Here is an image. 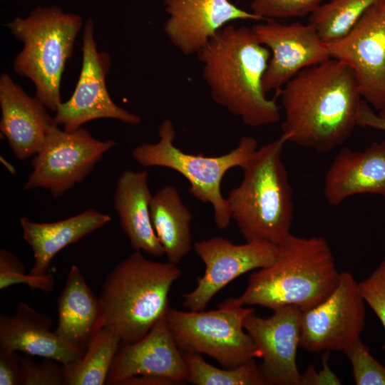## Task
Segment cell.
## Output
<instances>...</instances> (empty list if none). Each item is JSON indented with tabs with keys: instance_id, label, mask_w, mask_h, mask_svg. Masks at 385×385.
<instances>
[{
	"instance_id": "obj_19",
	"label": "cell",
	"mask_w": 385,
	"mask_h": 385,
	"mask_svg": "<svg viewBox=\"0 0 385 385\" xmlns=\"http://www.w3.org/2000/svg\"><path fill=\"white\" fill-rule=\"evenodd\" d=\"M323 194L334 206L359 194L385 198V140L374 142L362 151L342 149L326 173Z\"/></svg>"
},
{
	"instance_id": "obj_23",
	"label": "cell",
	"mask_w": 385,
	"mask_h": 385,
	"mask_svg": "<svg viewBox=\"0 0 385 385\" xmlns=\"http://www.w3.org/2000/svg\"><path fill=\"white\" fill-rule=\"evenodd\" d=\"M56 335L71 348L84 353L100 318L98 297L77 265H72L57 299Z\"/></svg>"
},
{
	"instance_id": "obj_10",
	"label": "cell",
	"mask_w": 385,
	"mask_h": 385,
	"mask_svg": "<svg viewBox=\"0 0 385 385\" xmlns=\"http://www.w3.org/2000/svg\"><path fill=\"white\" fill-rule=\"evenodd\" d=\"M364 303L352 274L340 272L337 287L327 297L301 310L299 346L312 353L344 352L364 329Z\"/></svg>"
},
{
	"instance_id": "obj_31",
	"label": "cell",
	"mask_w": 385,
	"mask_h": 385,
	"mask_svg": "<svg viewBox=\"0 0 385 385\" xmlns=\"http://www.w3.org/2000/svg\"><path fill=\"white\" fill-rule=\"evenodd\" d=\"M21 385H64L63 365L43 358L36 362L28 356L20 357Z\"/></svg>"
},
{
	"instance_id": "obj_2",
	"label": "cell",
	"mask_w": 385,
	"mask_h": 385,
	"mask_svg": "<svg viewBox=\"0 0 385 385\" xmlns=\"http://www.w3.org/2000/svg\"><path fill=\"white\" fill-rule=\"evenodd\" d=\"M197 55L216 103L251 127L279 120L275 98L268 99L263 89L271 52L259 42L252 28L225 26Z\"/></svg>"
},
{
	"instance_id": "obj_16",
	"label": "cell",
	"mask_w": 385,
	"mask_h": 385,
	"mask_svg": "<svg viewBox=\"0 0 385 385\" xmlns=\"http://www.w3.org/2000/svg\"><path fill=\"white\" fill-rule=\"evenodd\" d=\"M180 350L168 329L165 314L140 340L120 342L106 384L120 385L135 376H158L173 385L185 383L188 369Z\"/></svg>"
},
{
	"instance_id": "obj_21",
	"label": "cell",
	"mask_w": 385,
	"mask_h": 385,
	"mask_svg": "<svg viewBox=\"0 0 385 385\" xmlns=\"http://www.w3.org/2000/svg\"><path fill=\"white\" fill-rule=\"evenodd\" d=\"M152 196L148 172L125 170L117 180L113 203L120 227L133 250L160 257L165 252L151 222Z\"/></svg>"
},
{
	"instance_id": "obj_30",
	"label": "cell",
	"mask_w": 385,
	"mask_h": 385,
	"mask_svg": "<svg viewBox=\"0 0 385 385\" xmlns=\"http://www.w3.org/2000/svg\"><path fill=\"white\" fill-rule=\"evenodd\" d=\"M324 0H252L251 12L263 20L304 17L315 11Z\"/></svg>"
},
{
	"instance_id": "obj_14",
	"label": "cell",
	"mask_w": 385,
	"mask_h": 385,
	"mask_svg": "<svg viewBox=\"0 0 385 385\" xmlns=\"http://www.w3.org/2000/svg\"><path fill=\"white\" fill-rule=\"evenodd\" d=\"M252 29L259 42L271 52L263 77L266 93L278 92L302 69L331 58L325 43L309 23L284 24L267 19Z\"/></svg>"
},
{
	"instance_id": "obj_5",
	"label": "cell",
	"mask_w": 385,
	"mask_h": 385,
	"mask_svg": "<svg viewBox=\"0 0 385 385\" xmlns=\"http://www.w3.org/2000/svg\"><path fill=\"white\" fill-rule=\"evenodd\" d=\"M281 136L260 148L240 167L242 180L228 193L231 218L246 241L278 245L291 232L292 191L282 154Z\"/></svg>"
},
{
	"instance_id": "obj_17",
	"label": "cell",
	"mask_w": 385,
	"mask_h": 385,
	"mask_svg": "<svg viewBox=\"0 0 385 385\" xmlns=\"http://www.w3.org/2000/svg\"><path fill=\"white\" fill-rule=\"evenodd\" d=\"M164 6L168 15L164 33L185 56L197 54L231 21L263 20L230 0H164Z\"/></svg>"
},
{
	"instance_id": "obj_35",
	"label": "cell",
	"mask_w": 385,
	"mask_h": 385,
	"mask_svg": "<svg viewBox=\"0 0 385 385\" xmlns=\"http://www.w3.org/2000/svg\"><path fill=\"white\" fill-rule=\"evenodd\" d=\"M357 125L364 128H371L385 132V119L376 114L369 106L366 101H362L360 106Z\"/></svg>"
},
{
	"instance_id": "obj_36",
	"label": "cell",
	"mask_w": 385,
	"mask_h": 385,
	"mask_svg": "<svg viewBox=\"0 0 385 385\" xmlns=\"http://www.w3.org/2000/svg\"><path fill=\"white\" fill-rule=\"evenodd\" d=\"M120 385H173L168 380L154 376H135L123 381Z\"/></svg>"
},
{
	"instance_id": "obj_3",
	"label": "cell",
	"mask_w": 385,
	"mask_h": 385,
	"mask_svg": "<svg viewBox=\"0 0 385 385\" xmlns=\"http://www.w3.org/2000/svg\"><path fill=\"white\" fill-rule=\"evenodd\" d=\"M275 261L249 277L244 292L220 306L259 305L272 310L294 306L304 310L327 297L340 272L326 239L290 234L277 245Z\"/></svg>"
},
{
	"instance_id": "obj_6",
	"label": "cell",
	"mask_w": 385,
	"mask_h": 385,
	"mask_svg": "<svg viewBox=\"0 0 385 385\" xmlns=\"http://www.w3.org/2000/svg\"><path fill=\"white\" fill-rule=\"evenodd\" d=\"M12 34L23 43L13 68L35 86V96L51 111L62 103L60 88L66 61L71 57L81 16L66 13L58 6H38L25 17L7 24Z\"/></svg>"
},
{
	"instance_id": "obj_34",
	"label": "cell",
	"mask_w": 385,
	"mask_h": 385,
	"mask_svg": "<svg viewBox=\"0 0 385 385\" xmlns=\"http://www.w3.org/2000/svg\"><path fill=\"white\" fill-rule=\"evenodd\" d=\"M329 351H324L322 356V369L319 372L314 366H309L302 374V385L341 384V381L328 366Z\"/></svg>"
},
{
	"instance_id": "obj_24",
	"label": "cell",
	"mask_w": 385,
	"mask_h": 385,
	"mask_svg": "<svg viewBox=\"0 0 385 385\" xmlns=\"http://www.w3.org/2000/svg\"><path fill=\"white\" fill-rule=\"evenodd\" d=\"M150 214L165 255L170 262L178 265L191 250V212L177 188L165 185L153 195Z\"/></svg>"
},
{
	"instance_id": "obj_8",
	"label": "cell",
	"mask_w": 385,
	"mask_h": 385,
	"mask_svg": "<svg viewBox=\"0 0 385 385\" xmlns=\"http://www.w3.org/2000/svg\"><path fill=\"white\" fill-rule=\"evenodd\" d=\"M217 307L207 312L168 309V327L178 347L210 356L228 369L260 358L259 349L243 326L245 318L255 309L244 306Z\"/></svg>"
},
{
	"instance_id": "obj_1",
	"label": "cell",
	"mask_w": 385,
	"mask_h": 385,
	"mask_svg": "<svg viewBox=\"0 0 385 385\" xmlns=\"http://www.w3.org/2000/svg\"><path fill=\"white\" fill-rule=\"evenodd\" d=\"M287 141L318 153L343 144L357 125L362 102L354 71L334 58L305 68L278 92Z\"/></svg>"
},
{
	"instance_id": "obj_7",
	"label": "cell",
	"mask_w": 385,
	"mask_h": 385,
	"mask_svg": "<svg viewBox=\"0 0 385 385\" xmlns=\"http://www.w3.org/2000/svg\"><path fill=\"white\" fill-rule=\"evenodd\" d=\"M159 140L142 143L132 151L133 158L141 166L163 167L176 171L190 183L189 192L197 200L212 205L218 229L227 228L232 220L227 202L221 191L225 174L241 167L258 148L257 141L242 136L236 148L219 156L185 153L175 144L176 132L173 122L165 119L158 129Z\"/></svg>"
},
{
	"instance_id": "obj_11",
	"label": "cell",
	"mask_w": 385,
	"mask_h": 385,
	"mask_svg": "<svg viewBox=\"0 0 385 385\" xmlns=\"http://www.w3.org/2000/svg\"><path fill=\"white\" fill-rule=\"evenodd\" d=\"M82 66L71 97L61 103L53 117L58 126L73 131L87 122L113 118L130 125L141 123L139 115L116 105L106 87V75L111 66L108 53L98 51L94 36L93 21L87 19L82 38Z\"/></svg>"
},
{
	"instance_id": "obj_4",
	"label": "cell",
	"mask_w": 385,
	"mask_h": 385,
	"mask_svg": "<svg viewBox=\"0 0 385 385\" xmlns=\"http://www.w3.org/2000/svg\"><path fill=\"white\" fill-rule=\"evenodd\" d=\"M180 276L177 265L150 260L134 250L102 284L98 329H110L121 342L140 340L166 314L171 287Z\"/></svg>"
},
{
	"instance_id": "obj_9",
	"label": "cell",
	"mask_w": 385,
	"mask_h": 385,
	"mask_svg": "<svg viewBox=\"0 0 385 385\" xmlns=\"http://www.w3.org/2000/svg\"><path fill=\"white\" fill-rule=\"evenodd\" d=\"M113 140L93 138L82 127L73 131L54 125L34 155L32 172L24 188H43L54 198L81 183L94 170L104 154L113 148Z\"/></svg>"
},
{
	"instance_id": "obj_26",
	"label": "cell",
	"mask_w": 385,
	"mask_h": 385,
	"mask_svg": "<svg viewBox=\"0 0 385 385\" xmlns=\"http://www.w3.org/2000/svg\"><path fill=\"white\" fill-rule=\"evenodd\" d=\"M379 0H331L321 4L309 16V23L320 38L328 43L346 34L364 12Z\"/></svg>"
},
{
	"instance_id": "obj_22",
	"label": "cell",
	"mask_w": 385,
	"mask_h": 385,
	"mask_svg": "<svg viewBox=\"0 0 385 385\" xmlns=\"http://www.w3.org/2000/svg\"><path fill=\"white\" fill-rule=\"evenodd\" d=\"M111 220L108 215L93 209L52 222H36L26 217H21L23 238L31 248L34 258L29 273L34 275L46 274L57 253Z\"/></svg>"
},
{
	"instance_id": "obj_12",
	"label": "cell",
	"mask_w": 385,
	"mask_h": 385,
	"mask_svg": "<svg viewBox=\"0 0 385 385\" xmlns=\"http://www.w3.org/2000/svg\"><path fill=\"white\" fill-rule=\"evenodd\" d=\"M277 245L262 240L235 244L222 237L195 242L194 250L205 265L195 287L183 294V306L202 311L222 289L237 277L255 269L271 265L276 260Z\"/></svg>"
},
{
	"instance_id": "obj_37",
	"label": "cell",
	"mask_w": 385,
	"mask_h": 385,
	"mask_svg": "<svg viewBox=\"0 0 385 385\" xmlns=\"http://www.w3.org/2000/svg\"><path fill=\"white\" fill-rule=\"evenodd\" d=\"M379 116L385 119V104L384 107L379 111Z\"/></svg>"
},
{
	"instance_id": "obj_29",
	"label": "cell",
	"mask_w": 385,
	"mask_h": 385,
	"mask_svg": "<svg viewBox=\"0 0 385 385\" xmlns=\"http://www.w3.org/2000/svg\"><path fill=\"white\" fill-rule=\"evenodd\" d=\"M352 367L356 385H385V366L371 354L360 339L344 351Z\"/></svg>"
},
{
	"instance_id": "obj_13",
	"label": "cell",
	"mask_w": 385,
	"mask_h": 385,
	"mask_svg": "<svg viewBox=\"0 0 385 385\" xmlns=\"http://www.w3.org/2000/svg\"><path fill=\"white\" fill-rule=\"evenodd\" d=\"M332 58L354 72L361 97L375 109L385 104V0H379L342 38L325 43Z\"/></svg>"
},
{
	"instance_id": "obj_32",
	"label": "cell",
	"mask_w": 385,
	"mask_h": 385,
	"mask_svg": "<svg viewBox=\"0 0 385 385\" xmlns=\"http://www.w3.org/2000/svg\"><path fill=\"white\" fill-rule=\"evenodd\" d=\"M358 288L364 302L380 320L385 332V258L367 278L358 283ZM382 348L385 349V342Z\"/></svg>"
},
{
	"instance_id": "obj_20",
	"label": "cell",
	"mask_w": 385,
	"mask_h": 385,
	"mask_svg": "<svg viewBox=\"0 0 385 385\" xmlns=\"http://www.w3.org/2000/svg\"><path fill=\"white\" fill-rule=\"evenodd\" d=\"M51 327L49 317L19 302L14 315H0V348L54 359L63 365L80 359L83 354L65 344Z\"/></svg>"
},
{
	"instance_id": "obj_28",
	"label": "cell",
	"mask_w": 385,
	"mask_h": 385,
	"mask_svg": "<svg viewBox=\"0 0 385 385\" xmlns=\"http://www.w3.org/2000/svg\"><path fill=\"white\" fill-rule=\"evenodd\" d=\"M25 284L31 289H40L43 292L52 291L55 278L51 274L34 275L25 273L21 261L11 252L0 250V289L9 287Z\"/></svg>"
},
{
	"instance_id": "obj_33",
	"label": "cell",
	"mask_w": 385,
	"mask_h": 385,
	"mask_svg": "<svg viewBox=\"0 0 385 385\" xmlns=\"http://www.w3.org/2000/svg\"><path fill=\"white\" fill-rule=\"evenodd\" d=\"M0 385H21L20 357L15 351L0 348Z\"/></svg>"
},
{
	"instance_id": "obj_27",
	"label": "cell",
	"mask_w": 385,
	"mask_h": 385,
	"mask_svg": "<svg viewBox=\"0 0 385 385\" xmlns=\"http://www.w3.org/2000/svg\"><path fill=\"white\" fill-rule=\"evenodd\" d=\"M188 369V381L195 385H265L255 359L233 368H217L207 363L201 354L184 351Z\"/></svg>"
},
{
	"instance_id": "obj_15",
	"label": "cell",
	"mask_w": 385,
	"mask_h": 385,
	"mask_svg": "<svg viewBox=\"0 0 385 385\" xmlns=\"http://www.w3.org/2000/svg\"><path fill=\"white\" fill-rule=\"evenodd\" d=\"M263 318L255 311L244 319L243 326L260 352V365L265 385H302L297 364L300 343L301 309L284 306Z\"/></svg>"
},
{
	"instance_id": "obj_25",
	"label": "cell",
	"mask_w": 385,
	"mask_h": 385,
	"mask_svg": "<svg viewBox=\"0 0 385 385\" xmlns=\"http://www.w3.org/2000/svg\"><path fill=\"white\" fill-rule=\"evenodd\" d=\"M121 341L110 329L102 327L90 339L80 359L63 365L64 385L106 384Z\"/></svg>"
},
{
	"instance_id": "obj_18",
	"label": "cell",
	"mask_w": 385,
	"mask_h": 385,
	"mask_svg": "<svg viewBox=\"0 0 385 385\" xmlns=\"http://www.w3.org/2000/svg\"><path fill=\"white\" fill-rule=\"evenodd\" d=\"M0 130L14 155L19 160L35 155L56 125L48 108L6 73L0 76Z\"/></svg>"
}]
</instances>
